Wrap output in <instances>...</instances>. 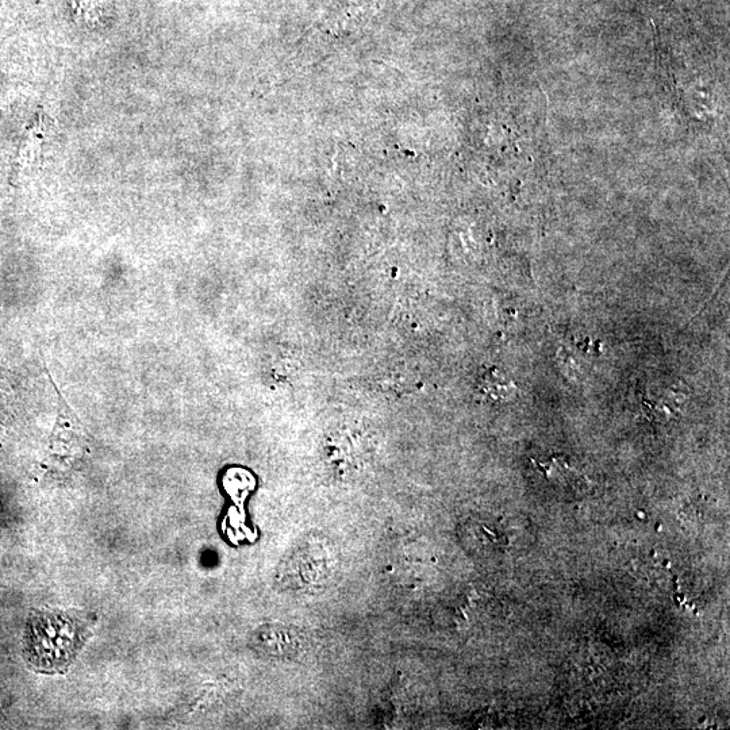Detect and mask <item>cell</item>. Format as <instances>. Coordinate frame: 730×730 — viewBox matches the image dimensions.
Segmentation results:
<instances>
[{
	"label": "cell",
	"instance_id": "1",
	"mask_svg": "<svg viewBox=\"0 0 730 730\" xmlns=\"http://www.w3.org/2000/svg\"><path fill=\"white\" fill-rule=\"evenodd\" d=\"M333 570V555L320 543H309L299 545L297 551L292 553L287 563V571L292 572L291 578L294 582H301L303 586L313 583H322Z\"/></svg>",
	"mask_w": 730,
	"mask_h": 730
},
{
	"label": "cell",
	"instance_id": "2",
	"mask_svg": "<svg viewBox=\"0 0 730 730\" xmlns=\"http://www.w3.org/2000/svg\"><path fill=\"white\" fill-rule=\"evenodd\" d=\"M641 401L649 420L668 421L679 416L685 405L686 395L679 388L651 386L645 390Z\"/></svg>",
	"mask_w": 730,
	"mask_h": 730
},
{
	"label": "cell",
	"instance_id": "3",
	"mask_svg": "<svg viewBox=\"0 0 730 730\" xmlns=\"http://www.w3.org/2000/svg\"><path fill=\"white\" fill-rule=\"evenodd\" d=\"M259 644L270 655L291 657L301 651L302 636L299 630L290 626H268L260 636Z\"/></svg>",
	"mask_w": 730,
	"mask_h": 730
},
{
	"label": "cell",
	"instance_id": "4",
	"mask_svg": "<svg viewBox=\"0 0 730 730\" xmlns=\"http://www.w3.org/2000/svg\"><path fill=\"white\" fill-rule=\"evenodd\" d=\"M484 384H486V391L491 397L502 399V401L509 399L511 395L516 393V384L511 382L510 379H507L506 375H503L501 371L495 370V368L491 370V374L486 375Z\"/></svg>",
	"mask_w": 730,
	"mask_h": 730
}]
</instances>
